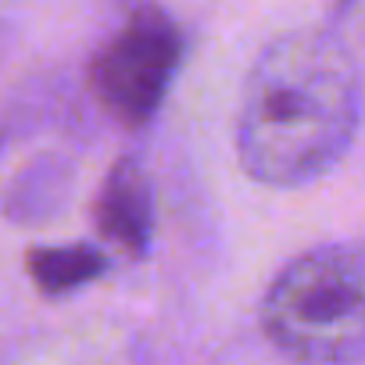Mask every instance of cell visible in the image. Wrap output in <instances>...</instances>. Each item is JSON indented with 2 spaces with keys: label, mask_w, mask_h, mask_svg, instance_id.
<instances>
[{
  "label": "cell",
  "mask_w": 365,
  "mask_h": 365,
  "mask_svg": "<svg viewBox=\"0 0 365 365\" xmlns=\"http://www.w3.org/2000/svg\"><path fill=\"white\" fill-rule=\"evenodd\" d=\"M361 125V76L347 43L326 29L272 40L251 65L237 108L240 168L272 190L329 175Z\"/></svg>",
  "instance_id": "1"
},
{
  "label": "cell",
  "mask_w": 365,
  "mask_h": 365,
  "mask_svg": "<svg viewBox=\"0 0 365 365\" xmlns=\"http://www.w3.org/2000/svg\"><path fill=\"white\" fill-rule=\"evenodd\" d=\"M269 344L301 365L365 361V244L336 240L290 258L262 308Z\"/></svg>",
  "instance_id": "2"
},
{
  "label": "cell",
  "mask_w": 365,
  "mask_h": 365,
  "mask_svg": "<svg viewBox=\"0 0 365 365\" xmlns=\"http://www.w3.org/2000/svg\"><path fill=\"white\" fill-rule=\"evenodd\" d=\"M182 54L187 36L175 19L154 0H136L122 11L118 26L108 29L86 65L90 93L111 122L136 133L158 118Z\"/></svg>",
  "instance_id": "3"
},
{
  "label": "cell",
  "mask_w": 365,
  "mask_h": 365,
  "mask_svg": "<svg viewBox=\"0 0 365 365\" xmlns=\"http://www.w3.org/2000/svg\"><path fill=\"white\" fill-rule=\"evenodd\" d=\"M93 230L125 258H147L154 240V187L136 158H118L97 187Z\"/></svg>",
  "instance_id": "4"
},
{
  "label": "cell",
  "mask_w": 365,
  "mask_h": 365,
  "mask_svg": "<svg viewBox=\"0 0 365 365\" xmlns=\"http://www.w3.org/2000/svg\"><path fill=\"white\" fill-rule=\"evenodd\" d=\"M111 269V258L93 244H40L26 251V272L43 297H68L97 283Z\"/></svg>",
  "instance_id": "5"
},
{
  "label": "cell",
  "mask_w": 365,
  "mask_h": 365,
  "mask_svg": "<svg viewBox=\"0 0 365 365\" xmlns=\"http://www.w3.org/2000/svg\"><path fill=\"white\" fill-rule=\"evenodd\" d=\"M347 4H351V0H336V8H340V11H344V8H347Z\"/></svg>",
  "instance_id": "6"
}]
</instances>
